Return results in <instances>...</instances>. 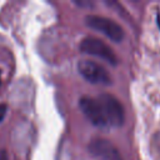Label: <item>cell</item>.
<instances>
[{"label":"cell","mask_w":160,"mask_h":160,"mask_svg":"<svg viewBox=\"0 0 160 160\" xmlns=\"http://www.w3.org/2000/svg\"><path fill=\"white\" fill-rule=\"evenodd\" d=\"M79 74L89 82L96 85H110L111 76L109 71L96 61L92 60H80L78 62Z\"/></svg>","instance_id":"cell-3"},{"label":"cell","mask_w":160,"mask_h":160,"mask_svg":"<svg viewBox=\"0 0 160 160\" xmlns=\"http://www.w3.org/2000/svg\"><path fill=\"white\" fill-rule=\"evenodd\" d=\"M80 51L84 54H88V55L100 58L111 65L118 64V59H116V55L112 51V49L100 39H96L92 36H88V38L82 39L80 42Z\"/></svg>","instance_id":"cell-4"},{"label":"cell","mask_w":160,"mask_h":160,"mask_svg":"<svg viewBox=\"0 0 160 160\" xmlns=\"http://www.w3.org/2000/svg\"><path fill=\"white\" fill-rule=\"evenodd\" d=\"M0 160H9L8 159V154H6L5 150H1L0 151Z\"/></svg>","instance_id":"cell-7"},{"label":"cell","mask_w":160,"mask_h":160,"mask_svg":"<svg viewBox=\"0 0 160 160\" xmlns=\"http://www.w3.org/2000/svg\"><path fill=\"white\" fill-rule=\"evenodd\" d=\"M0 84H1V75H0Z\"/></svg>","instance_id":"cell-8"},{"label":"cell","mask_w":160,"mask_h":160,"mask_svg":"<svg viewBox=\"0 0 160 160\" xmlns=\"http://www.w3.org/2000/svg\"><path fill=\"white\" fill-rule=\"evenodd\" d=\"M85 22L89 28L104 34L110 40L120 42L124 39V29L110 18L100 16V15H88L85 18Z\"/></svg>","instance_id":"cell-2"},{"label":"cell","mask_w":160,"mask_h":160,"mask_svg":"<svg viewBox=\"0 0 160 160\" xmlns=\"http://www.w3.org/2000/svg\"><path fill=\"white\" fill-rule=\"evenodd\" d=\"M6 111H8V106L5 104H0V122L4 120V118L6 115Z\"/></svg>","instance_id":"cell-6"},{"label":"cell","mask_w":160,"mask_h":160,"mask_svg":"<svg viewBox=\"0 0 160 160\" xmlns=\"http://www.w3.org/2000/svg\"><path fill=\"white\" fill-rule=\"evenodd\" d=\"M89 152L99 160H122L115 145L106 139H94L89 144Z\"/></svg>","instance_id":"cell-5"},{"label":"cell","mask_w":160,"mask_h":160,"mask_svg":"<svg viewBox=\"0 0 160 160\" xmlns=\"http://www.w3.org/2000/svg\"><path fill=\"white\" fill-rule=\"evenodd\" d=\"M79 106L89 121L99 128H118L125 121L124 108L111 94L81 96Z\"/></svg>","instance_id":"cell-1"}]
</instances>
